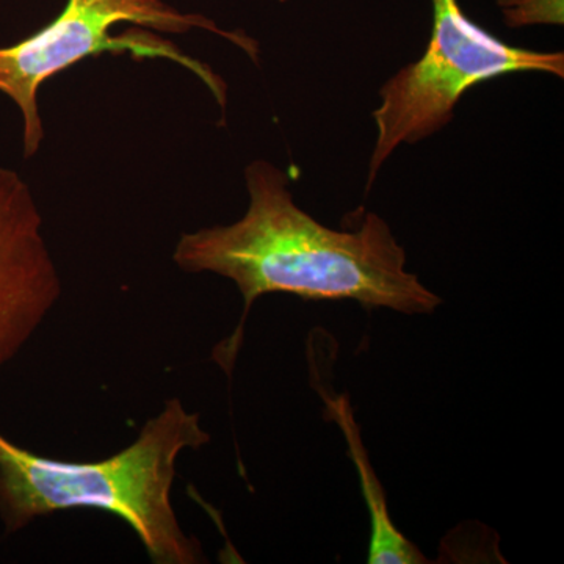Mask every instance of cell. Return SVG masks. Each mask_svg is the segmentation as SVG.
<instances>
[{
    "label": "cell",
    "instance_id": "obj_2",
    "mask_svg": "<svg viewBox=\"0 0 564 564\" xmlns=\"http://www.w3.org/2000/svg\"><path fill=\"white\" fill-rule=\"evenodd\" d=\"M209 443L199 414L180 399H170L129 447L102 462L35 455L0 433V521L10 534L58 511H106L131 527L152 563L206 562L202 543L180 525L172 489L182 452Z\"/></svg>",
    "mask_w": 564,
    "mask_h": 564
},
{
    "label": "cell",
    "instance_id": "obj_3",
    "mask_svg": "<svg viewBox=\"0 0 564 564\" xmlns=\"http://www.w3.org/2000/svg\"><path fill=\"white\" fill-rule=\"evenodd\" d=\"M118 24H133L166 33L202 29L231 41L252 62L259 63L258 41L247 33L218 28L203 14L182 13L163 0H68L46 28L9 47H0V93L20 107L24 120V158L39 152L44 140L39 110L41 85L62 70L104 52H129L137 58H169L191 69L226 107V84L202 62L182 54L174 44L148 32L110 35Z\"/></svg>",
    "mask_w": 564,
    "mask_h": 564
},
{
    "label": "cell",
    "instance_id": "obj_1",
    "mask_svg": "<svg viewBox=\"0 0 564 564\" xmlns=\"http://www.w3.org/2000/svg\"><path fill=\"white\" fill-rule=\"evenodd\" d=\"M245 182L250 204L239 221L182 234L173 252L184 272L220 274L242 295L239 326L215 350L226 372L252 304L269 293L410 315L432 314L443 303L406 269V251L380 215L367 212L352 229L328 228L295 203L288 173L267 161L251 162Z\"/></svg>",
    "mask_w": 564,
    "mask_h": 564
},
{
    "label": "cell",
    "instance_id": "obj_8",
    "mask_svg": "<svg viewBox=\"0 0 564 564\" xmlns=\"http://www.w3.org/2000/svg\"><path fill=\"white\" fill-rule=\"evenodd\" d=\"M281 3L289 2V0H280Z\"/></svg>",
    "mask_w": 564,
    "mask_h": 564
},
{
    "label": "cell",
    "instance_id": "obj_7",
    "mask_svg": "<svg viewBox=\"0 0 564 564\" xmlns=\"http://www.w3.org/2000/svg\"><path fill=\"white\" fill-rule=\"evenodd\" d=\"M505 24L511 29L532 24H563V0H499Z\"/></svg>",
    "mask_w": 564,
    "mask_h": 564
},
{
    "label": "cell",
    "instance_id": "obj_6",
    "mask_svg": "<svg viewBox=\"0 0 564 564\" xmlns=\"http://www.w3.org/2000/svg\"><path fill=\"white\" fill-rule=\"evenodd\" d=\"M326 411L329 417L343 430L350 451L351 462L358 473L364 500L370 514V544L367 563L370 564H422L429 563L408 538L393 524L386 502L384 489L375 474L369 455L364 447L358 423L355 421L348 397L337 399L325 397Z\"/></svg>",
    "mask_w": 564,
    "mask_h": 564
},
{
    "label": "cell",
    "instance_id": "obj_5",
    "mask_svg": "<svg viewBox=\"0 0 564 564\" xmlns=\"http://www.w3.org/2000/svg\"><path fill=\"white\" fill-rule=\"evenodd\" d=\"M62 295L31 188L0 166V367L39 332Z\"/></svg>",
    "mask_w": 564,
    "mask_h": 564
},
{
    "label": "cell",
    "instance_id": "obj_4",
    "mask_svg": "<svg viewBox=\"0 0 564 564\" xmlns=\"http://www.w3.org/2000/svg\"><path fill=\"white\" fill-rule=\"evenodd\" d=\"M432 35L422 57L403 66L378 91L367 192L400 147L447 128L470 88L510 74L564 77L563 52L511 46L470 20L458 0H432Z\"/></svg>",
    "mask_w": 564,
    "mask_h": 564
}]
</instances>
